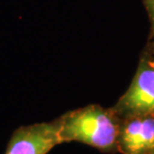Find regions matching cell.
I'll return each mask as SVG.
<instances>
[{
    "label": "cell",
    "mask_w": 154,
    "mask_h": 154,
    "mask_svg": "<svg viewBox=\"0 0 154 154\" xmlns=\"http://www.w3.org/2000/svg\"><path fill=\"white\" fill-rule=\"evenodd\" d=\"M143 2L146 7L147 12H148L150 21H151L152 30L154 33V0H143Z\"/></svg>",
    "instance_id": "5b68a950"
},
{
    "label": "cell",
    "mask_w": 154,
    "mask_h": 154,
    "mask_svg": "<svg viewBox=\"0 0 154 154\" xmlns=\"http://www.w3.org/2000/svg\"><path fill=\"white\" fill-rule=\"evenodd\" d=\"M58 131L57 119L19 127L12 134L5 154H47L61 144Z\"/></svg>",
    "instance_id": "3957f363"
},
{
    "label": "cell",
    "mask_w": 154,
    "mask_h": 154,
    "mask_svg": "<svg viewBox=\"0 0 154 154\" xmlns=\"http://www.w3.org/2000/svg\"><path fill=\"white\" fill-rule=\"evenodd\" d=\"M153 154H154V153H153Z\"/></svg>",
    "instance_id": "52a82bcc"
},
{
    "label": "cell",
    "mask_w": 154,
    "mask_h": 154,
    "mask_svg": "<svg viewBox=\"0 0 154 154\" xmlns=\"http://www.w3.org/2000/svg\"><path fill=\"white\" fill-rule=\"evenodd\" d=\"M152 56H153V58H152V59H151V61H152V62H154V42H153V50H152Z\"/></svg>",
    "instance_id": "8992f818"
},
{
    "label": "cell",
    "mask_w": 154,
    "mask_h": 154,
    "mask_svg": "<svg viewBox=\"0 0 154 154\" xmlns=\"http://www.w3.org/2000/svg\"><path fill=\"white\" fill-rule=\"evenodd\" d=\"M120 120L154 116V62L140 61L131 84L112 108Z\"/></svg>",
    "instance_id": "7a4b0ae2"
},
{
    "label": "cell",
    "mask_w": 154,
    "mask_h": 154,
    "mask_svg": "<svg viewBox=\"0 0 154 154\" xmlns=\"http://www.w3.org/2000/svg\"><path fill=\"white\" fill-rule=\"evenodd\" d=\"M117 146L121 154H153L154 116L120 120Z\"/></svg>",
    "instance_id": "277c9868"
},
{
    "label": "cell",
    "mask_w": 154,
    "mask_h": 154,
    "mask_svg": "<svg viewBox=\"0 0 154 154\" xmlns=\"http://www.w3.org/2000/svg\"><path fill=\"white\" fill-rule=\"evenodd\" d=\"M60 143L80 142L104 153L118 152L120 119L112 109L88 105L58 118Z\"/></svg>",
    "instance_id": "6da1fadb"
}]
</instances>
